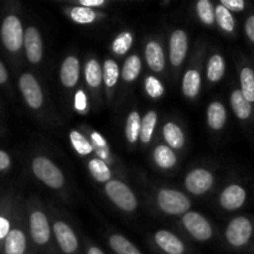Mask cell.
<instances>
[{"mask_svg": "<svg viewBox=\"0 0 254 254\" xmlns=\"http://www.w3.org/2000/svg\"><path fill=\"white\" fill-rule=\"evenodd\" d=\"M54 233L62 252L66 254H73L76 252L77 248H78L77 237L73 231H72V228L67 223L61 222V221L55 223Z\"/></svg>", "mask_w": 254, "mask_h": 254, "instance_id": "cell-9", "label": "cell"}, {"mask_svg": "<svg viewBox=\"0 0 254 254\" xmlns=\"http://www.w3.org/2000/svg\"><path fill=\"white\" fill-rule=\"evenodd\" d=\"M156 122H158V116L154 111H149L141 119V128H140V140L144 144L149 143L153 136L154 129H155Z\"/></svg>", "mask_w": 254, "mask_h": 254, "instance_id": "cell-29", "label": "cell"}, {"mask_svg": "<svg viewBox=\"0 0 254 254\" xmlns=\"http://www.w3.org/2000/svg\"><path fill=\"white\" fill-rule=\"evenodd\" d=\"M10 232V222L4 217H0V240L6 238Z\"/></svg>", "mask_w": 254, "mask_h": 254, "instance_id": "cell-41", "label": "cell"}, {"mask_svg": "<svg viewBox=\"0 0 254 254\" xmlns=\"http://www.w3.org/2000/svg\"><path fill=\"white\" fill-rule=\"evenodd\" d=\"M252 223L246 217H237L228 225L226 230V238L233 247H242L250 242L252 237Z\"/></svg>", "mask_w": 254, "mask_h": 254, "instance_id": "cell-5", "label": "cell"}, {"mask_svg": "<svg viewBox=\"0 0 254 254\" xmlns=\"http://www.w3.org/2000/svg\"><path fill=\"white\" fill-rule=\"evenodd\" d=\"M215 11L216 20H217L218 25H220L225 31L232 32L233 29H235V19H233L230 10L226 9L223 5H218L215 9Z\"/></svg>", "mask_w": 254, "mask_h": 254, "instance_id": "cell-33", "label": "cell"}, {"mask_svg": "<svg viewBox=\"0 0 254 254\" xmlns=\"http://www.w3.org/2000/svg\"><path fill=\"white\" fill-rule=\"evenodd\" d=\"M159 207L169 215H181L186 213L190 208L191 202L188 196L183 192L170 189H163L158 193Z\"/></svg>", "mask_w": 254, "mask_h": 254, "instance_id": "cell-3", "label": "cell"}, {"mask_svg": "<svg viewBox=\"0 0 254 254\" xmlns=\"http://www.w3.org/2000/svg\"><path fill=\"white\" fill-rule=\"evenodd\" d=\"M145 89H146V93H148V96L151 97V98H154V99L160 98V97L164 94V92H165V89H164V86L161 84V82L154 76L146 77Z\"/></svg>", "mask_w": 254, "mask_h": 254, "instance_id": "cell-37", "label": "cell"}, {"mask_svg": "<svg viewBox=\"0 0 254 254\" xmlns=\"http://www.w3.org/2000/svg\"><path fill=\"white\" fill-rule=\"evenodd\" d=\"M140 128H141V118L138 112H131L127 118L126 124V136L129 143H135L138 138H140Z\"/></svg>", "mask_w": 254, "mask_h": 254, "instance_id": "cell-26", "label": "cell"}, {"mask_svg": "<svg viewBox=\"0 0 254 254\" xmlns=\"http://www.w3.org/2000/svg\"><path fill=\"white\" fill-rule=\"evenodd\" d=\"M84 77H86L87 84L92 88L101 86L103 81V68L97 60H89L87 62L86 68H84Z\"/></svg>", "mask_w": 254, "mask_h": 254, "instance_id": "cell-22", "label": "cell"}, {"mask_svg": "<svg viewBox=\"0 0 254 254\" xmlns=\"http://www.w3.org/2000/svg\"><path fill=\"white\" fill-rule=\"evenodd\" d=\"M32 171L40 181L51 189H61L64 184L62 171L50 159L39 156L32 161Z\"/></svg>", "mask_w": 254, "mask_h": 254, "instance_id": "cell-1", "label": "cell"}, {"mask_svg": "<svg viewBox=\"0 0 254 254\" xmlns=\"http://www.w3.org/2000/svg\"><path fill=\"white\" fill-rule=\"evenodd\" d=\"M231 106L233 112L240 119H248L252 114V106L245 98L241 89H236L231 94Z\"/></svg>", "mask_w": 254, "mask_h": 254, "instance_id": "cell-19", "label": "cell"}, {"mask_svg": "<svg viewBox=\"0 0 254 254\" xmlns=\"http://www.w3.org/2000/svg\"><path fill=\"white\" fill-rule=\"evenodd\" d=\"M183 223L192 237L198 241H208L212 237V228L203 216L197 212H186L183 217Z\"/></svg>", "mask_w": 254, "mask_h": 254, "instance_id": "cell-6", "label": "cell"}, {"mask_svg": "<svg viewBox=\"0 0 254 254\" xmlns=\"http://www.w3.org/2000/svg\"><path fill=\"white\" fill-rule=\"evenodd\" d=\"M6 79H7L6 69H5L4 64L0 62V83H4V82H6Z\"/></svg>", "mask_w": 254, "mask_h": 254, "instance_id": "cell-44", "label": "cell"}, {"mask_svg": "<svg viewBox=\"0 0 254 254\" xmlns=\"http://www.w3.org/2000/svg\"><path fill=\"white\" fill-rule=\"evenodd\" d=\"M87 254H104L103 252H102L101 250H99V248H97V247H91L88 250V252H87Z\"/></svg>", "mask_w": 254, "mask_h": 254, "instance_id": "cell-45", "label": "cell"}, {"mask_svg": "<svg viewBox=\"0 0 254 254\" xmlns=\"http://www.w3.org/2000/svg\"><path fill=\"white\" fill-rule=\"evenodd\" d=\"M155 242L168 254H183L185 252L184 243L175 235L168 231H159L155 235Z\"/></svg>", "mask_w": 254, "mask_h": 254, "instance_id": "cell-15", "label": "cell"}, {"mask_svg": "<svg viewBox=\"0 0 254 254\" xmlns=\"http://www.w3.org/2000/svg\"><path fill=\"white\" fill-rule=\"evenodd\" d=\"M26 250V238L20 230L10 231L5 238V254H24Z\"/></svg>", "mask_w": 254, "mask_h": 254, "instance_id": "cell-18", "label": "cell"}, {"mask_svg": "<svg viewBox=\"0 0 254 254\" xmlns=\"http://www.w3.org/2000/svg\"><path fill=\"white\" fill-rule=\"evenodd\" d=\"M131 44H133V36H131L130 32L124 31L116 37L113 45H112V49H113L114 54L124 55L129 51Z\"/></svg>", "mask_w": 254, "mask_h": 254, "instance_id": "cell-35", "label": "cell"}, {"mask_svg": "<svg viewBox=\"0 0 254 254\" xmlns=\"http://www.w3.org/2000/svg\"><path fill=\"white\" fill-rule=\"evenodd\" d=\"M24 45L26 51L27 60L31 64H37L42 59V40L39 30L34 26H30L25 30Z\"/></svg>", "mask_w": 254, "mask_h": 254, "instance_id": "cell-10", "label": "cell"}, {"mask_svg": "<svg viewBox=\"0 0 254 254\" xmlns=\"http://www.w3.org/2000/svg\"><path fill=\"white\" fill-rule=\"evenodd\" d=\"M10 166V156L5 151L0 150V171L5 170Z\"/></svg>", "mask_w": 254, "mask_h": 254, "instance_id": "cell-42", "label": "cell"}, {"mask_svg": "<svg viewBox=\"0 0 254 254\" xmlns=\"http://www.w3.org/2000/svg\"><path fill=\"white\" fill-rule=\"evenodd\" d=\"M241 92L250 103L254 102V71L250 67L241 72Z\"/></svg>", "mask_w": 254, "mask_h": 254, "instance_id": "cell-27", "label": "cell"}, {"mask_svg": "<svg viewBox=\"0 0 254 254\" xmlns=\"http://www.w3.org/2000/svg\"><path fill=\"white\" fill-rule=\"evenodd\" d=\"M245 29H246V34H247L248 39H250L252 42H254V15L248 17L247 21H246Z\"/></svg>", "mask_w": 254, "mask_h": 254, "instance_id": "cell-40", "label": "cell"}, {"mask_svg": "<svg viewBox=\"0 0 254 254\" xmlns=\"http://www.w3.org/2000/svg\"><path fill=\"white\" fill-rule=\"evenodd\" d=\"M213 185V176L205 169H195L185 179V186L193 195L207 192Z\"/></svg>", "mask_w": 254, "mask_h": 254, "instance_id": "cell-8", "label": "cell"}, {"mask_svg": "<svg viewBox=\"0 0 254 254\" xmlns=\"http://www.w3.org/2000/svg\"><path fill=\"white\" fill-rule=\"evenodd\" d=\"M201 76L196 69H190L185 73L183 79V92L189 98H195L200 92Z\"/></svg>", "mask_w": 254, "mask_h": 254, "instance_id": "cell-21", "label": "cell"}, {"mask_svg": "<svg viewBox=\"0 0 254 254\" xmlns=\"http://www.w3.org/2000/svg\"><path fill=\"white\" fill-rule=\"evenodd\" d=\"M30 231L32 240L37 245H45L50 240V226L47 217L40 211H35L30 217Z\"/></svg>", "mask_w": 254, "mask_h": 254, "instance_id": "cell-12", "label": "cell"}, {"mask_svg": "<svg viewBox=\"0 0 254 254\" xmlns=\"http://www.w3.org/2000/svg\"><path fill=\"white\" fill-rule=\"evenodd\" d=\"M109 245L117 254H141L140 251L124 236L113 235L109 238Z\"/></svg>", "mask_w": 254, "mask_h": 254, "instance_id": "cell-24", "label": "cell"}, {"mask_svg": "<svg viewBox=\"0 0 254 254\" xmlns=\"http://www.w3.org/2000/svg\"><path fill=\"white\" fill-rule=\"evenodd\" d=\"M24 30L21 22L14 15H9L4 19L1 25L2 44L9 51L16 52L24 44Z\"/></svg>", "mask_w": 254, "mask_h": 254, "instance_id": "cell-4", "label": "cell"}, {"mask_svg": "<svg viewBox=\"0 0 254 254\" xmlns=\"http://www.w3.org/2000/svg\"><path fill=\"white\" fill-rule=\"evenodd\" d=\"M225 60L220 55H213L207 64V78L211 82H218L225 74Z\"/></svg>", "mask_w": 254, "mask_h": 254, "instance_id": "cell-30", "label": "cell"}, {"mask_svg": "<svg viewBox=\"0 0 254 254\" xmlns=\"http://www.w3.org/2000/svg\"><path fill=\"white\" fill-rule=\"evenodd\" d=\"M106 193L112 202L127 212H131L136 208L138 202L133 191L126 184L118 180H111L106 184Z\"/></svg>", "mask_w": 254, "mask_h": 254, "instance_id": "cell-2", "label": "cell"}, {"mask_svg": "<svg viewBox=\"0 0 254 254\" xmlns=\"http://www.w3.org/2000/svg\"><path fill=\"white\" fill-rule=\"evenodd\" d=\"M119 78V67L113 60H106L103 64V82L108 88L117 84Z\"/></svg>", "mask_w": 254, "mask_h": 254, "instance_id": "cell-31", "label": "cell"}, {"mask_svg": "<svg viewBox=\"0 0 254 254\" xmlns=\"http://www.w3.org/2000/svg\"><path fill=\"white\" fill-rule=\"evenodd\" d=\"M188 35L183 30H175L170 37V61L173 66H180L188 54Z\"/></svg>", "mask_w": 254, "mask_h": 254, "instance_id": "cell-11", "label": "cell"}, {"mask_svg": "<svg viewBox=\"0 0 254 254\" xmlns=\"http://www.w3.org/2000/svg\"><path fill=\"white\" fill-rule=\"evenodd\" d=\"M227 121L226 108L220 102H213L207 108V123L213 130H220L225 127Z\"/></svg>", "mask_w": 254, "mask_h": 254, "instance_id": "cell-17", "label": "cell"}, {"mask_svg": "<svg viewBox=\"0 0 254 254\" xmlns=\"http://www.w3.org/2000/svg\"><path fill=\"white\" fill-rule=\"evenodd\" d=\"M93 138H94V140L97 141V143H99V144H101V145H104V141L102 140V138H101V136H99V135H97L96 133L93 134Z\"/></svg>", "mask_w": 254, "mask_h": 254, "instance_id": "cell-46", "label": "cell"}, {"mask_svg": "<svg viewBox=\"0 0 254 254\" xmlns=\"http://www.w3.org/2000/svg\"><path fill=\"white\" fill-rule=\"evenodd\" d=\"M163 134L164 139H165L170 148L180 149L185 144V136H184L183 130L175 123H166L164 126Z\"/></svg>", "mask_w": 254, "mask_h": 254, "instance_id": "cell-20", "label": "cell"}, {"mask_svg": "<svg viewBox=\"0 0 254 254\" xmlns=\"http://www.w3.org/2000/svg\"><path fill=\"white\" fill-rule=\"evenodd\" d=\"M154 160L156 165L161 169H170L175 166L176 155L170 146L168 145H159L154 150Z\"/></svg>", "mask_w": 254, "mask_h": 254, "instance_id": "cell-23", "label": "cell"}, {"mask_svg": "<svg viewBox=\"0 0 254 254\" xmlns=\"http://www.w3.org/2000/svg\"><path fill=\"white\" fill-rule=\"evenodd\" d=\"M198 17L206 25H212L216 21V11L208 0H200L196 5Z\"/></svg>", "mask_w": 254, "mask_h": 254, "instance_id": "cell-32", "label": "cell"}, {"mask_svg": "<svg viewBox=\"0 0 254 254\" xmlns=\"http://www.w3.org/2000/svg\"><path fill=\"white\" fill-rule=\"evenodd\" d=\"M19 87L27 106L32 109H39L44 102V96L36 78L31 73H24L19 79Z\"/></svg>", "mask_w": 254, "mask_h": 254, "instance_id": "cell-7", "label": "cell"}, {"mask_svg": "<svg viewBox=\"0 0 254 254\" xmlns=\"http://www.w3.org/2000/svg\"><path fill=\"white\" fill-rule=\"evenodd\" d=\"M246 201V191L240 185H231L221 193L220 203L225 210L235 211L242 207Z\"/></svg>", "mask_w": 254, "mask_h": 254, "instance_id": "cell-13", "label": "cell"}, {"mask_svg": "<svg viewBox=\"0 0 254 254\" xmlns=\"http://www.w3.org/2000/svg\"><path fill=\"white\" fill-rule=\"evenodd\" d=\"M74 106H76L77 111H84L87 106L86 96L82 91H78L76 93V99H74Z\"/></svg>", "mask_w": 254, "mask_h": 254, "instance_id": "cell-39", "label": "cell"}, {"mask_svg": "<svg viewBox=\"0 0 254 254\" xmlns=\"http://www.w3.org/2000/svg\"><path fill=\"white\" fill-rule=\"evenodd\" d=\"M81 6H84V7H93V6H101V5L104 4L103 0H82L81 2Z\"/></svg>", "mask_w": 254, "mask_h": 254, "instance_id": "cell-43", "label": "cell"}, {"mask_svg": "<svg viewBox=\"0 0 254 254\" xmlns=\"http://www.w3.org/2000/svg\"><path fill=\"white\" fill-rule=\"evenodd\" d=\"M71 17L74 22L78 24H91L96 19V12L89 7L77 6L71 10Z\"/></svg>", "mask_w": 254, "mask_h": 254, "instance_id": "cell-36", "label": "cell"}, {"mask_svg": "<svg viewBox=\"0 0 254 254\" xmlns=\"http://www.w3.org/2000/svg\"><path fill=\"white\" fill-rule=\"evenodd\" d=\"M60 78L64 87H74L79 78V61L77 57L68 56L64 59L60 71Z\"/></svg>", "mask_w": 254, "mask_h": 254, "instance_id": "cell-14", "label": "cell"}, {"mask_svg": "<svg viewBox=\"0 0 254 254\" xmlns=\"http://www.w3.org/2000/svg\"><path fill=\"white\" fill-rule=\"evenodd\" d=\"M69 139L73 145L74 150L79 154V155H88L92 153V145L79 131L73 130L69 134Z\"/></svg>", "mask_w": 254, "mask_h": 254, "instance_id": "cell-34", "label": "cell"}, {"mask_svg": "<svg viewBox=\"0 0 254 254\" xmlns=\"http://www.w3.org/2000/svg\"><path fill=\"white\" fill-rule=\"evenodd\" d=\"M145 60L149 67L155 72H161L165 67V56L163 47L156 41H150L145 46Z\"/></svg>", "mask_w": 254, "mask_h": 254, "instance_id": "cell-16", "label": "cell"}, {"mask_svg": "<svg viewBox=\"0 0 254 254\" xmlns=\"http://www.w3.org/2000/svg\"><path fill=\"white\" fill-rule=\"evenodd\" d=\"M88 169L91 171L94 180L98 183H108L111 181V170L101 159H92L88 163Z\"/></svg>", "mask_w": 254, "mask_h": 254, "instance_id": "cell-28", "label": "cell"}, {"mask_svg": "<svg viewBox=\"0 0 254 254\" xmlns=\"http://www.w3.org/2000/svg\"><path fill=\"white\" fill-rule=\"evenodd\" d=\"M141 69V61L139 56L131 55L124 62L123 69H122V77L126 82H133L138 78Z\"/></svg>", "mask_w": 254, "mask_h": 254, "instance_id": "cell-25", "label": "cell"}, {"mask_svg": "<svg viewBox=\"0 0 254 254\" xmlns=\"http://www.w3.org/2000/svg\"><path fill=\"white\" fill-rule=\"evenodd\" d=\"M221 5H223L230 11H242L246 6V2L243 0H222Z\"/></svg>", "mask_w": 254, "mask_h": 254, "instance_id": "cell-38", "label": "cell"}]
</instances>
